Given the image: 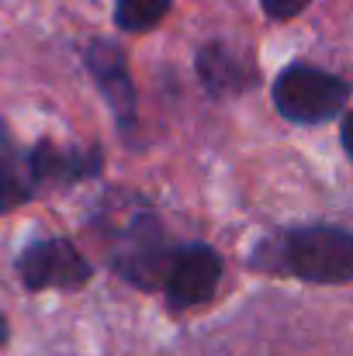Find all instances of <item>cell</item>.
<instances>
[{"label":"cell","mask_w":353,"mask_h":356,"mask_svg":"<svg viewBox=\"0 0 353 356\" xmlns=\"http://www.w3.org/2000/svg\"><path fill=\"white\" fill-rule=\"evenodd\" d=\"M277 270H288L308 284H350L353 280V232L333 225H308L288 232L277 245Z\"/></svg>","instance_id":"6da1fadb"},{"label":"cell","mask_w":353,"mask_h":356,"mask_svg":"<svg viewBox=\"0 0 353 356\" xmlns=\"http://www.w3.org/2000/svg\"><path fill=\"white\" fill-rule=\"evenodd\" d=\"M347 101L350 83L308 63H291L274 80V108L281 111V118L295 124H322L336 118Z\"/></svg>","instance_id":"7a4b0ae2"},{"label":"cell","mask_w":353,"mask_h":356,"mask_svg":"<svg viewBox=\"0 0 353 356\" xmlns=\"http://www.w3.org/2000/svg\"><path fill=\"white\" fill-rule=\"evenodd\" d=\"M180 245H173L163 225L149 215V211H139L125 232L115 238V249H111V266L115 273H121L128 284L135 287H146V291H163V280H166V270L173 263Z\"/></svg>","instance_id":"3957f363"},{"label":"cell","mask_w":353,"mask_h":356,"mask_svg":"<svg viewBox=\"0 0 353 356\" xmlns=\"http://www.w3.org/2000/svg\"><path fill=\"white\" fill-rule=\"evenodd\" d=\"M14 266H17L21 284L35 294H42V291H80L94 277V266L87 263V256L66 236L31 238L17 252Z\"/></svg>","instance_id":"277c9868"},{"label":"cell","mask_w":353,"mask_h":356,"mask_svg":"<svg viewBox=\"0 0 353 356\" xmlns=\"http://www.w3.org/2000/svg\"><path fill=\"white\" fill-rule=\"evenodd\" d=\"M219 280H222V256L212 245H201V242L180 245L166 270V280H163L166 305L173 312L198 308L215 298Z\"/></svg>","instance_id":"5b68a950"},{"label":"cell","mask_w":353,"mask_h":356,"mask_svg":"<svg viewBox=\"0 0 353 356\" xmlns=\"http://www.w3.org/2000/svg\"><path fill=\"white\" fill-rule=\"evenodd\" d=\"M84 63H87L101 97L108 101L118 128L128 135L135 128V118H139V104H135V83H132L125 52L108 38H94L87 45V52H84Z\"/></svg>","instance_id":"8992f818"},{"label":"cell","mask_w":353,"mask_h":356,"mask_svg":"<svg viewBox=\"0 0 353 356\" xmlns=\"http://www.w3.org/2000/svg\"><path fill=\"white\" fill-rule=\"evenodd\" d=\"M101 166L104 159L97 145H63L52 138H38L31 145V170H35L38 194L52 187H73L80 180H91L101 173Z\"/></svg>","instance_id":"52a82bcc"},{"label":"cell","mask_w":353,"mask_h":356,"mask_svg":"<svg viewBox=\"0 0 353 356\" xmlns=\"http://www.w3.org/2000/svg\"><path fill=\"white\" fill-rule=\"evenodd\" d=\"M35 197H38V184L31 170V145H21L10 124L0 118V215Z\"/></svg>","instance_id":"ba28073f"},{"label":"cell","mask_w":353,"mask_h":356,"mask_svg":"<svg viewBox=\"0 0 353 356\" xmlns=\"http://www.w3.org/2000/svg\"><path fill=\"white\" fill-rule=\"evenodd\" d=\"M198 80L201 87L215 97V101H229L235 94H242L246 87H253L256 73L235 56L226 42H208L198 49Z\"/></svg>","instance_id":"9c48e42d"},{"label":"cell","mask_w":353,"mask_h":356,"mask_svg":"<svg viewBox=\"0 0 353 356\" xmlns=\"http://www.w3.org/2000/svg\"><path fill=\"white\" fill-rule=\"evenodd\" d=\"M173 0H115V24L121 31H149L156 28Z\"/></svg>","instance_id":"30bf717a"},{"label":"cell","mask_w":353,"mask_h":356,"mask_svg":"<svg viewBox=\"0 0 353 356\" xmlns=\"http://www.w3.org/2000/svg\"><path fill=\"white\" fill-rule=\"evenodd\" d=\"M263 3V14L274 17V21H291L295 14H301L312 0H260Z\"/></svg>","instance_id":"8fae6325"},{"label":"cell","mask_w":353,"mask_h":356,"mask_svg":"<svg viewBox=\"0 0 353 356\" xmlns=\"http://www.w3.org/2000/svg\"><path fill=\"white\" fill-rule=\"evenodd\" d=\"M343 149H347V156H350V163H353V115L343 121Z\"/></svg>","instance_id":"7c38bea8"},{"label":"cell","mask_w":353,"mask_h":356,"mask_svg":"<svg viewBox=\"0 0 353 356\" xmlns=\"http://www.w3.org/2000/svg\"><path fill=\"white\" fill-rule=\"evenodd\" d=\"M7 339H10V322H7V315L0 312V346H7Z\"/></svg>","instance_id":"4fadbf2b"}]
</instances>
